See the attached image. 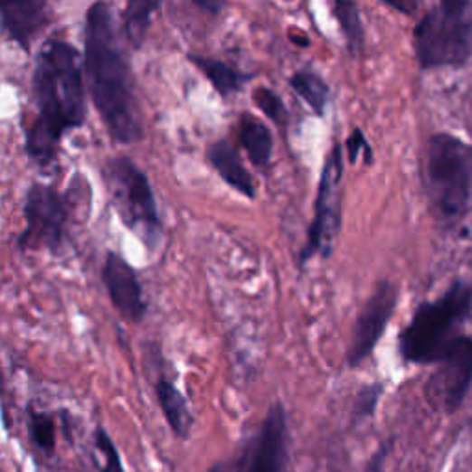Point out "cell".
I'll use <instances>...</instances> for the list:
<instances>
[{
    "label": "cell",
    "instance_id": "cell-1",
    "mask_svg": "<svg viewBox=\"0 0 472 472\" xmlns=\"http://www.w3.org/2000/svg\"><path fill=\"white\" fill-rule=\"evenodd\" d=\"M37 117L26 133V154L41 165L56 161L63 135L85 122V81L81 60L65 41L51 39L42 46L33 71Z\"/></svg>",
    "mask_w": 472,
    "mask_h": 472
},
{
    "label": "cell",
    "instance_id": "cell-2",
    "mask_svg": "<svg viewBox=\"0 0 472 472\" xmlns=\"http://www.w3.org/2000/svg\"><path fill=\"white\" fill-rule=\"evenodd\" d=\"M85 80L94 108L120 145L143 138L129 63L115 30L111 6L97 0L85 17Z\"/></svg>",
    "mask_w": 472,
    "mask_h": 472
},
{
    "label": "cell",
    "instance_id": "cell-3",
    "mask_svg": "<svg viewBox=\"0 0 472 472\" xmlns=\"http://www.w3.org/2000/svg\"><path fill=\"white\" fill-rule=\"evenodd\" d=\"M470 314L472 285L465 280H456L438 301L422 303L399 338L404 362L436 363Z\"/></svg>",
    "mask_w": 472,
    "mask_h": 472
},
{
    "label": "cell",
    "instance_id": "cell-4",
    "mask_svg": "<svg viewBox=\"0 0 472 472\" xmlns=\"http://www.w3.org/2000/svg\"><path fill=\"white\" fill-rule=\"evenodd\" d=\"M422 69L461 67L472 58V0H439L413 33Z\"/></svg>",
    "mask_w": 472,
    "mask_h": 472
},
{
    "label": "cell",
    "instance_id": "cell-5",
    "mask_svg": "<svg viewBox=\"0 0 472 472\" xmlns=\"http://www.w3.org/2000/svg\"><path fill=\"white\" fill-rule=\"evenodd\" d=\"M427 175L432 202L445 218H458L472 194V146L450 133L430 138Z\"/></svg>",
    "mask_w": 472,
    "mask_h": 472
},
{
    "label": "cell",
    "instance_id": "cell-6",
    "mask_svg": "<svg viewBox=\"0 0 472 472\" xmlns=\"http://www.w3.org/2000/svg\"><path fill=\"white\" fill-rule=\"evenodd\" d=\"M102 174L122 222L146 246L156 248L161 241L163 222L148 175L127 157L109 159Z\"/></svg>",
    "mask_w": 472,
    "mask_h": 472
},
{
    "label": "cell",
    "instance_id": "cell-7",
    "mask_svg": "<svg viewBox=\"0 0 472 472\" xmlns=\"http://www.w3.org/2000/svg\"><path fill=\"white\" fill-rule=\"evenodd\" d=\"M74 203L69 194L42 183H33L24 202V231L17 236L23 251L60 253L67 242Z\"/></svg>",
    "mask_w": 472,
    "mask_h": 472
},
{
    "label": "cell",
    "instance_id": "cell-8",
    "mask_svg": "<svg viewBox=\"0 0 472 472\" xmlns=\"http://www.w3.org/2000/svg\"><path fill=\"white\" fill-rule=\"evenodd\" d=\"M342 175H344V157L342 148L336 145L328 154L326 163L321 172L314 220L308 227L307 244L301 251V262L321 255L328 257L333 251L336 234L340 229L342 212Z\"/></svg>",
    "mask_w": 472,
    "mask_h": 472
},
{
    "label": "cell",
    "instance_id": "cell-9",
    "mask_svg": "<svg viewBox=\"0 0 472 472\" xmlns=\"http://www.w3.org/2000/svg\"><path fill=\"white\" fill-rule=\"evenodd\" d=\"M436 363L427 395L434 408L452 413L463 404L472 386V336L458 335Z\"/></svg>",
    "mask_w": 472,
    "mask_h": 472
},
{
    "label": "cell",
    "instance_id": "cell-10",
    "mask_svg": "<svg viewBox=\"0 0 472 472\" xmlns=\"http://www.w3.org/2000/svg\"><path fill=\"white\" fill-rule=\"evenodd\" d=\"M397 287L392 285L390 280H382L376 285L353 328L347 351L349 367H358L367 356H371L376 344L384 336V330L397 308Z\"/></svg>",
    "mask_w": 472,
    "mask_h": 472
},
{
    "label": "cell",
    "instance_id": "cell-11",
    "mask_svg": "<svg viewBox=\"0 0 472 472\" xmlns=\"http://www.w3.org/2000/svg\"><path fill=\"white\" fill-rule=\"evenodd\" d=\"M102 280L115 310L122 319L127 323H140L145 319L148 303L143 282H140L137 269L120 253L108 251L102 268Z\"/></svg>",
    "mask_w": 472,
    "mask_h": 472
},
{
    "label": "cell",
    "instance_id": "cell-12",
    "mask_svg": "<svg viewBox=\"0 0 472 472\" xmlns=\"http://www.w3.org/2000/svg\"><path fill=\"white\" fill-rule=\"evenodd\" d=\"M287 413L280 404L269 408L259 430L248 472H285Z\"/></svg>",
    "mask_w": 472,
    "mask_h": 472
},
{
    "label": "cell",
    "instance_id": "cell-13",
    "mask_svg": "<svg viewBox=\"0 0 472 472\" xmlns=\"http://www.w3.org/2000/svg\"><path fill=\"white\" fill-rule=\"evenodd\" d=\"M46 0H0V24L28 52L33 37L46 24Z\"/></svg>",
    "mask_w": 472,
    "mask_h": 472
},
{
    "label": "cell",
    "instance_id": "cell-14",
    "mask_svg": "<svg viewBox=\"0 0 472 472\" xmlns=\"http://www.w3.org/2000/svg\"><path fill=\"white\" fill-rule=\"evenodd\" d=\"M207 159L211 166L220 174V177L232 186L236 193L253 200L255 198V183L251 174L242 165L239 154L232 148L229 140H218L207 150Z\"/></svg>",
    "mask_w": 472,
    "mask_h": 472
},
{
    "label": "cell",
    "instance_id": "cell-15",
    "mask_svg": "<svg viewBox=\"0 0 472 472\" xmlns=\"http://www.w3.org/2000/svg\"><path fill=\"white\" fill-rule=\"evenodd\" d=\"M156 395L172 432L177 438L186 439L188 434H191L194 419L191 410H188V402L184 395L177 390V386L172 381L165 379V376H161V379L156 382Z\"/></svg>",
    "mask_w": 472,
    "mask_h": 472
},
{
    "label": "cell",
    "instance_id": "cell-16",
    "mask_svg": "<svg viewBox=\"0 0 472 472\" xmlns=\"http://www.w3.org/2000/svg\"><path fill=\"white\" fill-rule=\"evenodd\" d=\"M241 143L255 166H268L273 152V137L269 129L251 115L241 117Z\"/></svg>",
    "mask_w": 472,
    "mask_h": 472
},
{
    "label": "cell",
    "instance_id": "cell-17",
    "mask_svg": "<svg viewBox=\"0 0 472 472\" xmlns=\"http://www.w3.org/2000/svg\"><path fill=\"white\" fill-rule=\"evenodd\" d=\"M203 74L211 81V85L222 94V97H229L232 92H239L246 81H250L251 74H242L234 71L232 67L225 65L223 61L205 58V56H188Z\"/></svg>",
    "mask_w": 472,
    "mask_h": 472
},
{
    "label": "cell",
    "instance_id": "cell-18",
    "mask_svg": "<svg viewBox=\"0 0 472 472\" xmlns=\"http://www.w3.org/2000/svg\"><path fill=\"white\" fill-rule=\"evenodd\" d=\"M163 0H127L124 12V32L133 49L143 46L152 15L159 10Z\"/></svg>",
    "mask_w": 472,
    "mask_h": 472
},
{
    "label": "cell",
    "instance_id": "cell-19",
    "mask_svg": "<svg viewBox=\"0 0 472 472\" xmlns=\"http://www.w3.org/2000/svg\"><path fill=\"white\" fill-rule=\"evenodd\" d=\"M290 85L299 97L312 108L316 115H323L328 104L330 90L325 80L310 71H299L290 78Z\"/></svg>",
    "mask_w": 472,
    "mask_h": 472
},
{
    "label": "cell",
    "instance_id": "cell-20",
    "mask_svg": "<svg viewBox=\"0 0 472 472\" xmlns=\"http://www.w3.org/2000/svg\"><path fill=\"white\" fill-rule=\"evenodd\" d=\"M333 14L347 39L349 51L356 56L363 44V26L360 19V10L354 0H335Z\"/></svg>",
    "mask_w": 472,
    "mask_h": 472
},
{
    "label": "cell",
    "instance_id": "cell-21",
    "mask_svg": "<svg viewBox=\"0 0 472 472\" xmlns=\"http://www.w3.org/2000/svg\"><path fill=\"white\" fill-rule=\"evenodd\" d=\"M28 432L32 443L44 452L52 456L56 450V420L51 413L39 411L35 408H28Z\"/></svg>",
    "mask_w": 472,
    "mask_h": 472
},
{
    "label": "cell",
    "instance_id": "cell-22",
    "mask_svg": "<svg viewBox=\"0 0 472 472\" xmlns=\"http://www.w3.org/2000/svg\"><path fill=\"white\" fill-rule=\"evenodd\" d=\"M94 447H97V452L102 458V461H99L100 472H126L120 452L104 427H99L94 430Z\"/></svg>",
    "mask_w": 472,
    "mask_h": 472
},
{
    "label": "cell",
    "instance_id": "cell-23",
    "mask_svg": "<svg viewBox=\"0 0 472 472\" xmlns=\"http://www.w3.org/2000/svg\"><path fill=\"white\" fill-rule=\"evenodd\" d=\"M253 100H255L257 108H259L269 120H273L275 124L282 126V124L287 122V117H288L287 108H285V104H282L278 94L273 92L271 89H268V87H259V89H255Z\"/></svg>",
    "mask_w": 472,
    "mask_h": 472
},
{
    "label": "cell",
    "instance_id": "cell-24",
    "mask_svg": "<svg viewBox=\"0 0 472 472\" xmlns=\"http://www.w3.org/2000/svg\"><path fill=\"white\" fill-rule=\"evenodd\" d=\"M382 395V386L381 384H373L367 386L363 390H360L356 402H354V413L358 417H369L374 413L376 404H379V399Z\"/></svg>",
    "mask_w": 472,
    "mask_h": 472
},
{
    "label": "cell",
    "instance_id": "cell-25",
    "mask_svg": "<svg viewBox=\"0 0 472 472\" xmlns=\"http://www.w3.org/2000/svg\"><path fill=\"white\" fill-rule=\"evenodd\" d=\"M365 154V161L371 163L373 161V154L369 150L367 140L363 137V133L360 129H354L353 135L347 138V156H349V163H356L360 154Z\"/></svg>",
    "mask_w": 472,
    "mask_h": 472
},
{
    "label": "cell",
    "instance_id": "cell-26",
    "mask_svg": "<svg viewBox=\"0 0 472 472\" xmlns=\"http://www.w3.org/2000/svg\"><path fill=\"white\" fill-rule=\"evenodd\" d=\"M194 5L200 6L203 12L216 15V14H220L225 8L227 0H194Z\"/></svg>",
    "mask_w": 472,
    "mask_h": 472
},
{
    "label": "cell",
    "instance_id": "cell-27",
    "mask_svg": "<svg viewBox=\"0 0 472 472\" xmlns=\"http://www.w3.org/2000/svg\"><path fill=\"white\" fill-rule=\"evenodd\" d=\"M388 6H392L393 10L404 14V15H411L413 14V5L411 0H382Z\"/></svg>",
    "mask_w": 472,
    "mask_h": 472
},
{
    "label": "cell",
    "instance_id": "cell-28",
    "mask_svg": "<svg viewBox=\"0 0 472 472\" xmlns=\"http://www.w3.org/2000/svg\"><path fill=\"white\" fill-rule=\"evenodd\" d=\"M209 472H242V465L236 461H222L216 463Z\"/></svg>",
    "mask_w": 472,
    "mask_h": 472
},
{
    "label": "cell",
    "instance_id": "cell-29",
    "mask_svg": "<svg viewBox=\"0 0 472 472\" xmlns=\"http://www.w3.org/2000/svg\"><path fill=\"white\" fill-rule=\"evenodd\" d=\"M290 39L294 42H297V46H308V39L305 35H296V33H290Z\"/></svg>",
    "mask_w": 472,
    "mask_h": 472
},
{
    "label": "cell",
    "instance_id": "cell-30",
    "mask_svg": "<svg viewBox=\"0 0 472 472\" xmlns=\"http://www.w3.org/2000/svg\"><path fill=\"white\" fill-rule=\"evenodd\" d=\"M5 392H6V386H5V376H3V367H0V399L5 397Z\"/></svg>",
    "mask_w": 472,
    "mask_h": 472
}]
</instances>
